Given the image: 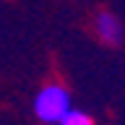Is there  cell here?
I'll return each instance as SVG.
<instances>
[{
	"mask_svg": "<svg viewBox=\"0 0 125 125\" xmlns=\"http://www.w3.org/2000/svg\"><path fill=\"white\" fill-rule=\"evenodd\" d=\"M70 94L62 83H47L34 96V115L47 125H57L70 112Z\"/></svg>",
	"mask_w": 125,
	"mask_h": 125,
	"instance_id": "6da1fadb",
	"label": "cell"
},
{
	"mask_svg": "<svg viewBox=\"0 0 125 125\" xmlns=\"http://www.w3.org/2000/svg\"><path fill=\"white\" fill-rule=\"evenodd\" d=\"M94 29H96V37L104 42V44H120L123 39V23L115 13L109 10H99L96 18H94Z\"/></svg>",
	"mask_w": 125,
	"mask_h": 125,
	"instance_id": "7a4b0ae2",
	"label": "cell"
},
{
	"mask_svg": "<svg viewBox=\"0 0 125 125\" xmlns=\"http://www.w3.org/2000/svg\"><path fill=\"white\" fill-rule=\"evenodd\" d=\"M57 125H94L91 115L89 112H83V109H76V107H70V112L65 117H62Z\"/></svg>",
	"mask_w": 125,
	"mask_h": 125,
	"instance_id": "3957f363",
	"label": "cell"
}]
</instances>
